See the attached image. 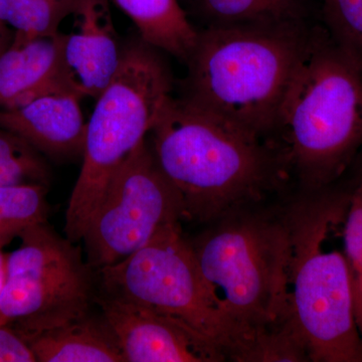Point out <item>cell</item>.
<instances>
[{
    "instance_id": "cell-16",
    "label": "cell",
    "mask_w": 362,
    "mask_h": 362,
    "mask_svg": "<svg viewBox=\"0 0 362 362\" xmlns=\"http://www.w3.org/2000/svg\"><path fill=\"white\" fill-rule=\"evenodd\" d=\"M311 0H199L209 25H306Z\"/></svg>"
},
{
    "instance_id": "cell-23",
    "label": "cell",
    "mask_w": 362,
    "mask_h": 362,
    "mask_svg": "<svg viewBox=\"0 0 362 362\" xmlns=\"http://www.w3.org/2000/svg\"><path fill=\"white\" fill-rule=\"evenodd\" d=\"M13 37V33L0 23V52L8 45Z\"/></svg>"
},
{
    "instance_id": "cell-21",
    "label": "cell",
    "mask_w": 362,
    "mask_h": 362,
    "mask_svg": "<svg viewBox=\"0 0 362 362\" xmlns=\"http://www.w3.org/2000/svg\"><path fill=\"white\" fill-rule=\"evenodd\" d=\"M330 33L362 69V0H323Z\"/></svg>"
},
{
    "instance_id": "cell-17",
    "label": "cell",
    "mask_w": 362,
    "mask_h": 362,
    "mask_svg": "<svg viewBox=\"0 0 362 362\" xmlns=\"http://www.w3.org/2000/svg\"><path fill=\"white\" fill-rule=\"evenodd\" d=\"M78 2L80 0H0V23L16 35H54Z\"/></svg>"
},
{
    "instance_id": "cell-4",
    "label": "cell",
    "mask_w": 362,
    "mask_h": 362,
    "mask_svg": "<svg viewBox=\"0 0 362 362\" xmlns=\"http://www.w3.org/2000/svg\"><path fill=\"white\" fill-rule=\"evenodd\" d=\"M267 141L306 187L337 175L362 140V69L331 33L308 47Z\"/></svg>"
},
{
    "instance_id": "cell-3",
    "label": "cell",
    "mask_w": 362,
    "mask_h": 362,
    "mask_svg": "<svg viewBox=\"0 0 362 362\" xmlns=\"http://www.w3.org/2000/svg\"><path fill=\"white\" fill-rule=\"evenodd\" d=\"M310 35L306 25L207 26L185 99L266 140Z\"/></svg>"
},
{
    "instance_id": "cell-6",
    "label": "cell",
    "mask_w": 362,
    "mask_h": 362,
    "mask_svg": "<svg viewBox=\"0 0 362 362\" xmlns=\"http://www.w3.org/2000/svg\"><path fill=\"white\" fill-rule=\"evenodd\" d=\"M173 90L159 51L141 40L124 45L115 77L96 98L86 126L82 168L66 213V238L83 240L117 170L148 136Z\"/></svg>"
},
{
    "instance_id": "cell-5",
    "label": "cell",
    "mask_w": 362,
    "mask_h": 362,
    "mask_svg": "<svg viewBox=\"0 0 362 362\" xmlns=\"http://www.w3.org/2000/svg\"><path fill=\"white\" fill-rule=\"evenodd\" d=\"M344 216L342 206L316 197L297 202L285 216L290 309L310 361H362L343 243Z\"/></svg>"
},
{
    "instance_id": "cell-19",
    "label": "cell",
    "mask_w": 362,
    "mask_h": 362,
    "mask_svg": "<svg viewBox=\"0 0 362 362\" xmlns=\"http://www.w3.org/2000/svg\"><path fill=\"white\" fill-rule=\"evenodd\" d=\"M47 185L16 183L0 187V221L20 228L47 223Z\"/></svg>"
},
{
    "instance_id": "cell-7",
    "label": "cell",
    "mask_w": 362,
    "mask_h": 362,
    "mask_svg": "<svg viewBox=\"0 0 362 362\" xmlns=\"http://www.w3.org/2000/svg\"><path fill=\"white\" fill-rule=\"evenodd\" d=\"M18 238L20 247L7 255L0 323L26 339L92 313L96 272L81 247L47 223L28 226Z\"/></svg>"
},
{
    "instance_id": "cell-8",
    "label": "cell",
    "mask_w": 362,
    "mask_h": 362,
    "mask_svg": "<svg viewBox=\"0 0 362 362\" xmlns=\"http://www.w3.org/2000/svg\"><path fill=\"white\" fill-rule=\"evenodd\" d=\"M102 294L180 321L226 351L228 330L180 223L127 258L96 271Z\"/></svg>"
},
{
    "instance_id": "cell-12",
    "label": "cell",
    "mask_w": 362,
    "mask_h": 362,
    "mask_svg": "<svg viewBox=\"0 0 362 362\" xmlns=\"http://www.w3.org/2000/svg\"><path fill=\"white\" fill-rule=\"evenodd\" d=\"M81 98L71 90L47 93L16 108L0 110V127L18 136L44 157H82L86 123Z\"/></svg>"
},
{
    "instance_id": "cell-11",
    "label": "cell",
    "mask_w": 362,
    "mask_h": 362,
    "mask_svg": "<svg viewBox=\"0 0 362 362\" xmlns=\"http://www.w3.org/2000/svg\"><path fill=\"white\" fill-rule=\"evenodd\" d=\"M63 23L70 25H59L57 33L64 80L81 98L96 99L115 77L123 58L109 0H80Z\"/></svg>"
},
{
    "instance_id": "cell-1",
    "label": "cell",
    "mask_w": 362,
    "mask_h": 362,
    "mask_svg": "<svg viewBox=\"0 0 362 362\" xmlns=\"http://www.w3.org/2000/svg\"><path fill=\"white\" fill-rule=\"evenodd\" d=\"M242 207L213 221L192 243L228 330V358L304 361L289 296L290 235L286 218Z\"/></svg>"
},
{
    "instance_id": "cell-18",
    "label": "cell",
    "mask_w": 362,
    "mask_h": 362,
    "mask_svg": "<svg viewBox=\"0 0 362 362\" xmlns=\"http://www.w3.org/2000/svg\"><path fill=\"white\" fill-rule=\"evenodd\" d=\"M49 180L45 157L18 136L0 127V187Z\"/></svg>"
},
{
    "instance_id": "cell-10",
    "label": "cell",
    "mask_w": 362,
    "mask_h": 362,
    "mask_svg": "<svg viewBox=\"0 0 362 362\" xmlns=\"http://www.w3.org/2000/svg\"><path fill=\"white\" fill-rule=\"evenodd\" d=\"M99 306L115 335L124 362H220L225 352L180 321L98 292Z\"/></svg>"
},
{
    "instance_id": "cell-9",
    "label": "cell",
    "mask_w": 362,
    "mask_h": 362,
    "mask_svg": "<svg viewBox=\"0 0 362 362\" xmlns=\"http://www.w3.org/2000/svg\"><path fill=\"white\" fill-rule=\"evenodd\" d=\"M185 218L182 199L144 140L112 177L83 240L95 272L134 254Z\"/></svg>"
},
{
    "instance_id": "cell-13",
    "label": "cell",
    "mask_w": 362,
    "mask_h": 362,
    "mask_svg": "<svg viewBox=\"0 0 362 362\" xmlns=\"http://www.w3.org/2000/svg\"><path fill=\"white\" fill-rule=\"evenodd\" d=\"M59 90H71L63 77L59 35H13L0 52V110Z\"/></svg>"
},
{
    "instance_id": "cell-15",
    "label": "cell",
    "mask_w": 362,
    "mask_h": 362,
    "mask_svg": "<svg viewBox=\"0 0 362 362\" xmlns=\"http://www.w3.org/2000/svg\"><path fill=\"white\" fill-rule=\"evenodd\" d=\"M133 21L140 40L187 63L199 30L178 0H112Z\"/></svg>"
},
{
    "instance_id": "cell-2",
    "label": "cell",
    "mask_w": 362,
    "mask_h": 362,
    "mask_svg": "<svg viewBox=\"0 0 362 362\" xmlns=\"http://www.w3.org/2000/svg\"><path fill=\"white\" fill-rule=\"evenodd\" d=\"M147 140L190 221L251 206L286 173L267 140L185 98L169 97Z\"/></svg>"
},
{
    "instance_id": "cell-14",
    "label": "cell",
    "mask_w": 362,
    "mask_h": 362,
    "mask_svg": "<svg viewBox=\"0 0 362 362\" xmlns=\"http://www.w3.org/2000/svg\"><path fill=\"white\" fill-rule=\"evenodd\" d=\"M37 362H124L104 317L92 313L26 338Z\"/></svg>"
},
{
    "instance_id": "cell-20",
    "label": "cell",
    "mask_w": 362,
    "mask_h": 362,
    "mask_svg": "<svg viewBox=\"0 0 362 362\" xmlns=\"http://www.w3.org/2000/svg\"><path fill=\"white\" fill-rule=\"evenodd\" d=\"M345 211L343 243L354 295V316L362 340V183Z\"/></svg>"
},
{
    "instance_id": "cell-22",
    "label": "cell",
    "mask_w": 362,
    "mask_h": 362,
    "mask_svg": "<svg viewBox=\"0 0 362 362\" xmlns=\"http://www.w3.org/2000/svg\"><path fill=\"white\" fill-rule=\"evenodd\" d=\"M0 362H37L28 341L8 324L0 323Z\"/></svg>"
}]
</instances>
